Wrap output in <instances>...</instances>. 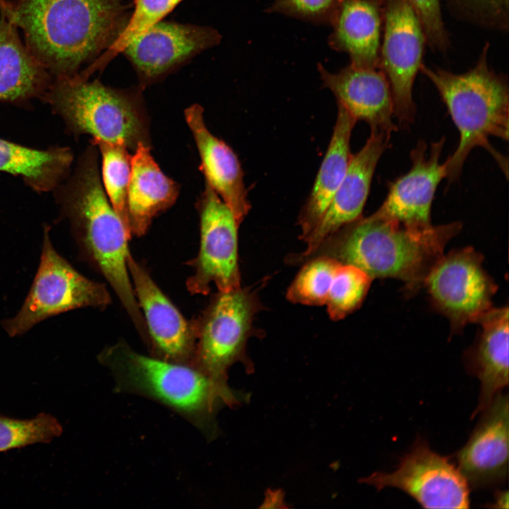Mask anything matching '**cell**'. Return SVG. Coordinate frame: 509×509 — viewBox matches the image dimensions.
I'll return each instance as SVG.
<instances>
[{"label": "cell", "mask_w": 509, "mask_h": 509, "mask_svg": "<svg viewBox=\"0 0 509 509\" xmlns=\"http://www.w3.org/2000/svg\"><path fill=\"white\" fill-rule=\"evenodd\" d=\"M0 8L21 28L30 52L57 78L77 74L107 50L124 28L132 3L10 0L0 4Z\"/></svg>", "instance_id": "cell-1"}, {"label": "cell", "mask_w": 509, "mask_h": 509, "mask_svg": "<svg viewBox=\"0 0 509 509\" xmlns=\"http://www.w3.org/2000/svg\"><path fill=\"white\" fill-rule=\"evenodd\" d=\"M98 155L97 146L90 142L72 175L52 192L60 218L69 221L80 256L106 279L146 341L148 332L127 267L129 239L105 192Z\"/></svg>", "instance_id": "cell-2"}, {"label": "cell", "mask_w": 509, "mask_h": 509, "mask_svg": "<svg viewBox=\"0 0 509 509\" xmlns=\"http://www.w3.org/2000/svg\"><path fill=\"white\" fill-rule=\"evenodd\" d=\"M461 228L456 221L413 230L373 214L361 216L324 239L305 262L327 257L359 268L372 279H399L411 295L424 287L445 245Z\"/></svg>", "instance_id": "cell-3"}, {"label": "cell", "mask_w": 509, "mask_h": 509, "mask_svg": "<svg viewBox=\"0 0 509 509\" xmlns=\"http://www.w3.org/2000/svg\"><path fill=\"white\" fill-rule=\"evenodd\" d=\"M98 360L111 373L115 391L162 404L209 440L217 435L216 414L221 408L236 407L242 402L241 396L228 383L192 365L139 353L124 341L105 348Z\"/></svg>", "instance_id": "cell-4"}, {"label": "cell", "mask_w": 509, "mask_h": 509, "mask_svg": "<svg viewBox=\"0 0 509 509\" xmlns=\"http://www.w3.org/2000/svg\"><path fill=\"white\" fill-rule=\"evenodd\" d=\"M486 42L475 64L453 73L423 63L420 71L434 86L460 134L456 150L446 160L449 184L459 180L464 163L476 147L486 149L508 176V160L489 142L491 136L508 140L509 86L507 74L490 66Z\"/></svg>", "instance_id": "cell-5"}, {"label": "cell", "mask_w": 509, "mask_h": 509, "mask_svg": "<svg viewBox=\"0 0 509 509\" xmlns=\"http://www.w3.org/2000/svg\"><path fill=\"white\" fill-rule=\"evenodd\" d=\"M142 91L140 86L115 88L76 74L54 78L41 100L62 119L69 134H88L134 151L140 144L151 146Z\"/></svg>", "instance_id": "cell-6"}, {"label": "cell", "mask_w": 509, "mask_h": 509, "mask_svg": "<svg viewBox=\"0 0 509 509\" xmlns=\"http://www.w3.org/2000/svg\"><path fill=\"white\" fill-rule=\"evenodd\" d=\"M264 308L251 288L218 291L193 320L195 348L192 365L218 381L228 383V371L240 362L247 373L254 365L246 353L249 338L261 336L253 326L256 314Z\"/></svg>", "instance_id": "cell-7"}, {"label": "cell", "mask_w": 509, "mask_h": 509, "mask_svg": "<svg viewBox=\"0 0 509 509\" xmlns=\"http://www.w3.org/2000/svg\"><path fill=\"white\" fill-rule=\"evenodd\" d=\"M43 226L40 263L30 291L18 312L1 326L11 337L24 334L42 321L71 310L103 309L111 301L105 285L79 273L54 249L49 231Z\"/></svg>", "instance_id": "cell-8"}, {"label": "cell", "mask_w": 509, "mask_h": 509, "mask_svg": "<svg viewBox=\"0 0 509 509\" xmlns=\"http://www.w3.org/2000/svg\"><path fill=\"white\" fill-rule=\"evenodd\" d=\"M483 260L470 247L456 249L443 255L426 279L431 304L449 320L453 334L476 323L493 307L498 287L484 269Z\"/></svg>", "instance_id": "cell-9"}, {"label": "cell", "mask_w": 509, "mask_h": 509, "mask_svg": "<svg viewBox=\"0 0 509 509\" xmlns=\"http://www.w3.org/2000/svg\"><path fill=\"white\" fill-rule=\"evenodd\" d=\"M379 67L389 83L394 117L400 126L411 124L416 114L413 88L426 45L421 24L406 0H383Z\"/></svg>", "instance_id": "cell-10"}, {"label": "cell", "mask_w": 509, "mask_h": 509, "mask_svg": "<svg viewBox=\"0 0 509 509\" xmlns=\"http://www.w3.org/2000/svg\"><path fill=\"white\" fill-rule=\"evenodd\" d=\"M197 208L200 218V247L197 257L191 261L194 271L187 281L188 291L192 294L206 295L212 283L221 291L239 288V225L233 213L206 181Z\"/></svg>", "instance_id": "cell-11"}, {"label": "cell", "mask_w": 509, "mask_h": 509, "mask_svg": "<svg viewBox=\"0 0 509 509\" xmlns=\"http://www.w3.org/2000/svg\"><path fill=\"white\" fill-rule=\"evenodd\" d=\"M361 482L380 491L394 487L426 508H468L469 485L458 469L419 439L392 472H375Z\"/></svg>", "instance_id": "cell-12"}, {"label": "cell", "mask_w": 509, "mask_h": 509, "mask_svg": "<svg viewBox=\"0 0 509 509\" xmlns=\"http://www.w3.org/2000/svg\"><path fill=\"white\" fill-rule=\"evenodd\" d=\"M221 40L220 33L211 27L161 21L133 39L122 53L144 88Z\"/></svg>", "instance_id": "cell-13"}, {"label": "cell", "mask_w": 509, "mask_h": 509, "mask_svg": "<svg viewBox=\"0 0 509 509\" xmlns=\"http://www.w3.org/2000/svg\"><path fill=\"white\" fill-rule=\"evenodd\" d=\"M445 141L443 137L433 142L429 151L425 141H418L410 152V170L390 182L388 193L374 216L413 230L433 226L432 203L438 185L446 177V163H440Z\"/></svg>", "instance_id": "cell-14"}, {"label": "cell", "mask_w": 509, "mask_h": 509, "mask_svg": "<svg viewBox=\"0 0 509 509\" xmlns=\"http://www.w3.org/2000/svg\"><path fill=\"white\" fill-rule=\"evenodd\" d=\"M390 134L370 131L362 148L351 154L346 172L322 218L305 240L306 250L288 255L289 264L304 263L321 242L344 225L362 216L378 163L390 147Z\"/></svg>", "instance_id": "cell-15"}, {"label": "cell", "mask_w": 509, "mask_h": 509, "mask_svg": "<svg viewBox=\"0 0 509 509\" xmlns=\"http://www.w3.org/2000/svg\"><path fill=\"white\" fill-rule=\"evenodd\" d=\"M127 267L148 329L151 356L192 365L196 338L193 320L185 319L131 254Z\"/></svg>", "instance_id": "cell-16"}, {"label": "cell", "mask_w": 509, "mask_h": 509, "mask_svg": "<svg viewBox=\"0 0 509 509\" xmlns=\"http://www.w3.org/2000/svg\"><path fill=\"white\" fill-rule=\"evenodd\" d=\"M508 396L498 392L457 454L458 469L468 485L481 488L503 484L508 468Z\"/></svg>", "instance_id": "cell-17"}, {"label": "cell", "mask_w": 509, "mask_h": 509, "mask_svg": "<svg viewBox=\"0 0 509 509\" xmlns=\"http://www.w3.org/2000/svg\"><path fill=\"white\" fill-rule=\"evenodd\" d=\"M317 70L323 87L332 92L337 104L356 121L366 122L371 131L392 134L397 130L392 119L391 89L380 67L364 68L349 64L333 74L318 64Z\"/></svg>", "instance_id": "cell-18"}, {"label": "cell", "mask_w": 509, "mask_h": 509, "mask_svg": "<svg viewBox=\"0 0 509 509\" xmlns=\"http://www.w3.org/2000/svg\"><path fill=\"white\" fill-rule=\"evenodd\" d=\"M203 112L204 109L199 104L185 110V120L201 158L199 168L205 181L229 207L240 226L251 208L243 171L233 150L207 129Z\"/></svg>", "instance_id": "cell-19"}, {"label": "cell", "mask_w": 509, "mask_h": 509, "mask_svg": "<svg viewBox=\"0 0 509 509\" xmlns=\"http://www.w3.org/2000/svg\"><path fill=\"white\" fill-rule=\"evenodd\" d=\"M508 308H493L477 321L481 332L464 353L468 372L481 383L479 403L472 418L481 413L508 385Z\"/></svg>", "instance_id": "cell-20"}, {"label": "cell", "mask_w": 509, "mask_h": 509, "mask_svg": "<svg viewBox=\"0 0 509 509\" xmlns=\"http://www.w3.org/2000/svg\"><path fill=\"white\" fill-rule=\"evenodd\" d=\"M331 25L333 49L347 54L353 66L379 68L383 0H340Z\"/></svg>", "instance_id": "cell-21"}, {"label": "cell", "mask_w": 509, "mask_h": 509, "mask_svg": "<svg viewBox=\"0 0 509 509\" xmlns=\"http://www.w3.org/2000/svg\"><path fill=\"white\" fill-rule=\"evenodd\" d=\"M53 76L30 52L0 8V102L23 105L41 99Z\"/></svg>", "instance_id": "cell-22"}, {"label": "cell", "mask_w": 509, "mask_h": 509, "mask_svg": "<svg viewBox=\"0 0 509 509\" xmlns=\"http://www.w3.org/2000/svg\"><path fill=\"white\" fill-rule=\"evenodd\" d=\"M179 193V185L162 172L151 146L139 144L131 156L127 199L131 235H144L153 218L175 203Z\"/></svg>", "instance_id": "cell-23"}, {"label": "cell", "mask_w": 509, "mask_h": 509, "mask_svg": "<svg viewBox=\"0 0 509 509\" xmlns=\"http://www.w3.org/2000/svg\"><path fill=\"white\" fill-rule=\"evenodd\" d=\"M332 138L312 189L298 216L300 239L305 240L315 229L346 172L351 156L350 140L357 122L338 105Z\"/></svg>", "instance_id": "cell-24"}, {"label": "cell", "mask_w": 509, "mask_h": 509, "mask_svg": "<svg viewBox=\"0 0 509 509\" xmlns=\"http://www.w3.org/2000/svg\"><path fill=\"white\" fill-rule=\"evenodd\" d=\"M73 160L69 147L39 150L0 139V171L21 177L37 192L53 191L70 174Z\"/></svg>", "instance_id": "cell-25"}, {"label": "cell", "mask_w": 509, "mask_h": 509, "mask_svg": "<svg viewBox=\"0 0 509 509\" xmlns=\"http://www.w3.org/2000/svg\"><path fill=\"white\" fill-rule=\"evenodd\" d=\"M90 141L97 146L101 155L100 178L105 192L130 239L127 199L131 156L122 144L93 139Z\"/></svg>", "instance_id": "cell-26"}, {"label": "cell", "mask_w": 509, "mask_h": 509, "mask_svg": "<svg viewBox=\"0 0 509 509\" xmlns=\"http://www.w3.org/2000/svg\"><path fill=\"white\" fill-rule=\"evenodd\" d=\"M183 0H134L128 21L112 45L83 73L90 76L97 70L101 71L136 36L153 25L163 21Z\"/></svg>", "instance_id": "cell-27"}, {"label": "cell", "mask_w": 509, "mask_h": 509, "mask_svg": "<svg viewBox=\"0 0 509 509\" xmlns=\"http://www.w3.org/2000/svg\"><path fill=\"white\" fill-rule=\"evenodd\" d=\"M287 291V298L293 303L322 305L341 263L327 257H317L304 262Z\"/></svg>", "instance_id": "cell-28"}, {"label": "cell", "mask_w": 509, "mask_h": 509, "mask_svg": "<svg viewBox=\"0 0 509 509\" xmlns=\"http://www.w3.org/2000/svg\"><path fill=\"white\" fill-rule=\"evenodd\" d=\"M373 279L359 268L340 264L333 278L326 305L333 320H339L356 310L364 300Z\"/></svg>", "instance_id": "cell-29"}, {"label": "cell", "mask_w": 509, "mask_h": 509, "mask_svg": "<svg viewBox=\"0 0 509 509\" xmlns=\"http://www.w3.org/2000/svg\"><path fill=\"white\" fill-rule=\"evenodd\" d=\"M63 428L54 416L40 413L30 419H18L0 414V452L36 443H47L61 435Z\"/></svg>", "instance_id": "cell-30"}, {"label": "cell", "mask_w": 509, "mask_h": 509, "mask_svg": "<svg viewBox=\"0 0 509 509\" xmlns=\"http://www.w3.org/2000/svg\"><path fill=\"white\" fill-rule=\"evenodd\" d=\"M406 1L421 24L426 45L433 52L445 54L450 47V40L443 18L440 0Z\"/></svg>", "instance_id": "cell-31"}, {"label": "cell", "mask_w": 509, "mask_h": 509, "mask_svg": "<svg viewBox=\"0 0 509 509\" xmlns=\"http://www.w3.org/2000/svg\"><path fill=\"white\" fill-rule=\"evenodd\" d=\"M340 0H275L267 10L303 21L330 24Z\"/></svg>", "instance_id": "cell-32"}, {"label": "cell", "mask_w": 509, "mask_h": 509, "mask_svg": "<svg viewBox=\"0 0 509 509\" xmlns=\"http://www.w3.org/2000/svg\"><path fill=\"white\" fill-rule=\"evenodd\" d=\"M496 508H508V491H498L496 497Z\"/></svg>", "instance_id": "cell-33"}, {"label": "cell", "mask_w": 509, "mask_h": 509, "mask_svg": "<svg viewBox=\"0 0 509 509\" xmlns=\"http://www.w3.org/2000/svg\"><path fill=\"white\" fill-rule=\"evenodd\" d=\"M8 1H10V0H0V4H1L3 2Z\"/></svg>", "instance_id": "cell-34"}]
</instances>
